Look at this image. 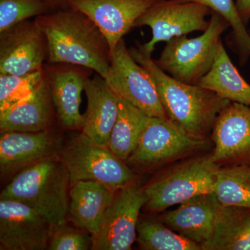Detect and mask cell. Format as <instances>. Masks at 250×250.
I'll return each mask as SVG.
<instances>
[{
  "label": "cell",
  "mask_w": 250,
  "mask_h": 250,
  "mask_svg": "<svg viewBox=\"0 0 250 250\" xmlns=\"http://www.w3.org/2000/svg\"><path fill=\"white\" fill-rule=\"evenodd\" d=\"M34 21L47 40L46 62L80 65L104 78L106 76L111 62V47L86 15L69 7L51 11Z\"/></svg>",
  "instance_id": "6da1fadb"
},
{
  "label": "cell",
  "mask_w": 250,
  "mask_h": 250,
  "mask_svg": "<svg viewBox=\"0 0 250 250\" xmlns=\"http://www.w3.org/2000/svg\"><path fill=\"white\" fill-rule=\"evenodd\" d=\"M129 52L152 76L169 119L194 139L209 140L219 114L231 102L200 85L175 80L138 47Z\"/></svg>",
  "instance_id": "7a4b0ae2"
},
{
  "label": "cell",
  "mask_w": 250,
  "mask_h": 250,
  "mask_svg": "<svg viewBox=\"0 0 250 250\" xmlns=\"http://www.w3.org/2000/svg\"><path fill=\"white\" fill-rule=\"evenodd\" d=\"M68 187V174L60 158L47 159L18 172L0 198L22 202L57 226L66 223Z\"/></svg>",
  "instance_id": "3957f363"
},
{
  "label": "cell",
  "mask_w": 250,
  "mask_h": 250,
  "mask_svg": "<svg viewBox=\"0 0 250 250\" xmlns=\"http://www.w3.org/2000/svg\"><path fill=\"white\" fill-rule=\"evenodd\" d=\"M220 166L211 152L201 153L174 163L145 187V208L160 213L192 197L214 192Z\"/></svg>",
  "instance_id": "277c9868"
},
{
  "label": "cell",
  "mask_w": 250,
  "mask_h": 250,
  "mask_svg": "<svg viewBox=\"0 0 250 250\" xmlns=\"http://www.w3.org/2000/svg\"><path fill=\"white\" fill-rule=\"evenodd\" d=\"M207 30L199 37L182 36L166 42L159 59L154 62L163 71L188 84L197 85L207 75L216 56L220 37L229 24L220 14L212 11Z\"/></svg>",
  "instance_id": "5b68a950"
},
{
  "label": "cell",
  "mask_w": 250,
  "mask_h": 250,
  "mask_svg": "<svg viewBox=\"0 0 250 250\" xmlns=\"http://www.w3.org/2000/svg\"><path fill=\"white\" fill-rule=\"evenodd\" d=\"M60 159L70 186L81 181L100 182L116 192L134 182L135 174L125 161L83 133L75 134L62 146Z\"/></svg>",
  "instance_id": "8992f818"
},
{
  "label": "cell",
  "mask_w": 250,
  "mask_h": 250,
  "mask_svg": "<svg viewBox=\"0 0 250 250\" xmlns=\"http://www.w3.org/2000/svg\"><path fill=\"white\" fill-rule=\"evenodd\" d=\"M209 146V140L194 139L170 119L149 116L126 164L141 171L150 170L206 152Z\"/></svg>",
  "instance_id": "52a82bcc"
},
{
  "label": "cell",
  "mask_w": 250,
  "mask_h": 250,
  "mask_svg": "<svg viewBox=\"0 0 250 250\" xmlns=\"http://www.w3.org/2000/svg\"><path fill=\"white\" fill-rule=\"evenodd\" d=\"M144 187L134 182L115 192L98 230L92 235V250H129L136 241L140 211L147 202Z\"/></svg>",
  "instance_id": "ba28073f"
},
{
  "label": "cell",
  "mask_w": 250,
  "mask_h": 250,
  "mask_svg": "<svg viewBox=\"0 0 250 250\" xmlns=\"http://www.w3.org/2000/svg\"><path fill=\"white\" fill-rule=\"evenodd\" d=\"M104 79L117 96L148 116L169 119L152 76L133 58L123 39L112 51L109 70Z\"/></svg>",
  "instance_id": "9c48e42d"
},
{
  "label": "cell",
  "mask_w": 250,
  "mask_h": 250,
  "mask_svg": "<svg viewBox=\"0 0 250 250\" xmlns=\"http://www.w3.org/2000/svg\"><path fill=\"white\" fill-rule=\"evenodd\" d=\"M212 11L195 2H178L164 0L147 10L135 22L134 28L147 26L152 30L149 42L136 45L141 51L152 57L156 44L167 42L174 37L187 35L193 31H205L209 24L207 16Z\"/></svg>",
  "instance_id": "30bf717a"
},
{
  "label": "cell",
  "mask_w": 250,
  "mask_h": 250,
  "mask_svg": "<svg viewBox=\"0 0 250 250\" xmlns=\"http://www.w3.org/2000/svg\"><path fill=\"white\" fill-rule=\"evenodd\" d=\"M47 57L45 34L34 20L0 33V74L24 75L39 71Z\"/></svg>",
  "instance_id": "8fae6325"
},
{
  "label": "cell",
  "mask_w": 250,
  "mask_h": 250,
  "mask_svg": "<svg viewBox=\"0 0 250 250\" xmlns=\"http://www.w3.org/2000/svg\"><path fill=\"white\" fill-rule=\"evenodd\" d=\"M53 226L22 202L0 198V247L6 250H44Z\"/></svg>",
  "instance_id": "7c38bea8"
},
{
  "label": "cell",
  "mask_w": 250,
  "mask_h": 250,
  "mask_svg": "<svg viewBox=\"0 0 250 250\" xmlns=\"http://www.w3.org/2000/svg\"><path fill=\"white\" fill-rule=\"evenodd\" d=\"M62 138L51 129L39 132L1 131L0 172L2 178L14 177L29 166L60 158Z\"/></svg>",
  "instance_id": "4fadbf2b"
},
{
  "label": "cell",
  "mask_w": 250,
  "mask_h": 250,
  "mask_svg": "<svg viewBox=\"0 0 250 250\" xmlns=\"http://www.w3.org/2000/svg\"><path fill=\"white\" fill-rule=\"evenodd\" d=\"M210 137L217 165L250 166V106L230 103L219 114Z\"/></svg>",
  "instance_id": "5bb4252c"
},
{
  "label": "cell",
  "mask_w": 250,
  "mask_h": 250,
  "mask_svg": "<svg viewBox=\"0 0 250 250\" xmlns=\"http://www.w3.org/2000/svg\"><path fill=\"white\" fill-rule=\"evenodd\" d=\"M42 69L61 124L66 129L82 131L84 123L80 111L82 93L93 70L64 62H45Z\"/></svg>",
  "instance_id": "9a60e30c"
},
{
  "label": "cell",
  "mask_w": 250,
  "mask_h": 250,
  "mask_svg": "<svg viewBox=\"0 0 250 250\" xmlns=\"http://www.w3.org/2000/svg\"><path fill=\"white\" fill-rule=\"evenodd\" d=\"M164 0H69V7L86 15L107 39L112 51L147 10Z\"/></svg>",
  "instance_id": "2e32d148"
},
{
  "label": "cell",
  "mask_w": 250,
  "mask_h": 250,
  "mask_svg": "<svg viewBox=\"0 0 250 250\" xmlns=\"http://www.w3.org/2000/svg\"><path fill=\"white\" fill-rule=\"evenodd\" d=\"M213 192L192 197L159 217L166 226L200 247L209 239L219 208ZM202 249V248H201Z\"/></svg>",
  "instance_id": "e0dca14e"
},
{
  "label": "cell",
  "mask_w": 250,
  "mask_h": 250,
  "mask_svg": "<svg viewBox=\"0 0 250 250\" xmlns=\"http://www.w3.org/2000/svg\"><path fill=\"white\" fill-rule=\"evenodd\" d=\"M56 113L48 83L44 80L26 98L0 111L1 131L39 132L51 129Z\"/></svg>",
  "instance_id": "ac0fdd59"
},
{
  "label": "cell",
  "mask_w": 250,
  "mask_h": 250,
  "mask_svg": "<svg viewBox=\"0 0 250 250\" xmlns=\"http://www.w3.org/2000/svg\"><path fill=\"white\" fill-rule=\"evenodd\" d=\"M86 111L82 132L99 144L107 146L118 113V97L105 79L95 73L85 83Z\"/></svg>",
  "instance_id": "d6986e66"
},
{
  "label": "cell",
  "mask_w": 250,
  "mask_h": 250,
  "mask_svg": "<svg viewBox=\"0 0 250 250\" xmlns=\"http://www.w3.org/2000/svg\"><path fill=\"white\" fill-rule=\"evenodd\" d=\"M70 187L67 218L77 228L95 234L115 192L94 181H81Z\"/></svg>",
  "instance_id": "ffe728a7"
},
{
  "label": "cell",
  "mask_w": 250,
  "mask_h": 250,
  "mask_svg": "<svg viewBox=\"0 0 250 250\" xmlns=\"http://www.w3.org/2000/svg\"><path fill=\"white\" fill-rule=\"evenodd\" d=\"M202 250H250V208L220 205L209 239Z\"/></svg>",
  "instance_id": "44dd1931"
},
{
  "label": "cell",
  "mask_w": 250,
  "mask_h": 250,
  "mask_svg": "<svg viewBox=\"0 0 250 250\" xmlns=\"http://www.w3.org/2000/svg\"><path fill=\"white\" fill-rule=\"evenodd\" d=\"M197 85L214 92L231 103L250 106V85L233 65L221 40L211 68Z\"/></svg>",
  "instance_id": "7402d4cb"
},
{
  "label": "cell",
  "mask_w": 250,
  "mask_h": 250,
  "mask_svg": "<svg viewBox=\"0 0 250 250\" xmlns=\"http://www.w3.org/2000/svg\"><path fill=\"white\" fill-rule=\"evenodd\" d=\"M148 117L140 108L118 97V117L107 144L115 155L125 162L127 161L137 147Z\"/></svg>",
  "instance_id": "603a6c76"
},
{
  "label": "cell",
  "mask_w": 250,
  "mask_h": 250,
  "mask_svg": "<svg viewBox=\"0 0 250 250\" xmlns=\"http://www.w3.org/2000/svg\"><path fill=\"white\" fill-rule=\"evenodd\" d=\"M213 193L220 205L250 208V166L219 167Z\"/></svg>",
  "instance_id": "cb8c5ba5"
},
{
  "label": "cell",
  "mask_w": 250,
  "mask_h": 250,
  "mask_svg": "<svg viewBox=\"0 0 250 250\" xmlns=\"http://www.w3.org/2000/svg\"><path fill=\"white\" fill-rule=\"evenodd\" d=\"M136 241L146 250H202L201 247L171 229L160 220H139Z\"/></svg>",
  "instance_id": "d4e9b609"
},
{
  "label": "cell",
  "mask_w": 250,
  "mask_h": 250,
  "mask_svg": "<svg viewBox=\"0 0 250 250\" xmlns=\"http://www.w3.org/2000/svg\"><path fill=\"white\" fill-rule=\"evenodd\" d=\"M178 2H195L209 8L213 12L225 18L232 28L235 43L239 54L241 65L246 63L250 56V34L237 11L234 0H175Z\"/></svg>",
  "instance_id": "484cf974"
},
{
  "label": "cell",
  "mask_w": 250,
  "mask_h": 250,
  "mask_svg": "<svg viewBox=\"0 0 250 250\" xmlns=\"http://www.w3.org/2000/svg\"><path fill=\"white\" fill-rule=\"evenodd\" d=\"M43 80V69L24 75L0 74V111L30 95Z\"/></svg>",
  "instance_id": "4316f807"
},
{
  "label": "cell",
  "mask_w": 250,
  "mask_h": 250,
  "mask_svg": "<svg viewBox=\"0 0 250 250\" xmlns=\"http://www.w3.org/2000/svg\"><path fill=\"white\" fill-rule=\"evenodd\" d=\"M51 11L41 0H0V33Z\"/></svg>",
  "instance_id": "83f0119b"
},
{
  "label": "cell",
  "mask_w": 250,
  "mask_h": 250,
  "mask_svg": "<svg viewBox=\"0 0 250 250\" xmlns=\"http://www.w3.org/2000/svg\"><path fill=\"white\" fill-rule=\"evenodd\" d=\"M92 234L66 223L53 226L48 248L50 250H88L92 248Z\"/></svg>",
  "instance_id": "f1b7e54d"
},
{
  "label": "cell",
  "mask_w": 250,
  "mask_h": 250,
  "mask_svg": "<svg viewBox=\"0 0 250 250\" xmlns=\"http://www.w3.org/2000/svg\"><path fill=\"white\" fill-rule=\"evenodd\" d=\"M237 11L244 24H248L250 19V0H236Z\"/></svg>",
  "instance_id": "f546056e"
},
{
  "label": "cell",
  "mask_w": 250,
  "mask_h": 250,
  "mask_svg": "<svg viewBox=\"0 0 250 250\" xmlns=\"http://www.w3.org/2000/svg\"><path fill=\"white\" fill-rule=\"evenodd\" d=\"M48 5L52 11L69 8V0H41Z\"/></svg>",
  "instance_id": "4dcf8cb0"
}]
</instances>
